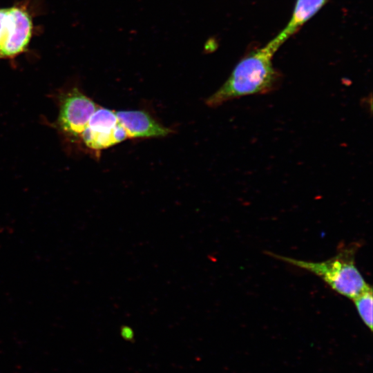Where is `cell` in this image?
<instances>
[{"label": "cell", "mask_w": 373, "mask_h": 373, "mask_svg": "<svg viewBox=\"0 0 373 373\" xmlns=\"http://www.w3.org/2000/svg\"><path fill=\"white\" fill-rule=\"evenodd\" d=\"M358 314L364 324L372 331V289L368 285L352 298Z\"/></svg>", "instance_id": "cell-8"}, {"label": "cell", "mask_w": 373, "mask_h": 373, "mask_svg": "<svg viewBox=\"0 0 373 373\" xmlns=\"http://www.w3.org/2000/svg\"><path fill=\"white\" fill-rule=\"evenodd\" d=\"M32 32V16L25 6L0 8V59H13L25 52Z\"/></svg>", "instance_id": "cell-3"}, {"label": "cell", "mask_w": 373, "mask_h": 373, "mask_svg": "<svg viewBox=\"0 0 373 373\" xmlns=\"http://www.w3.org/2000/svg\"><path fill=\"white\" fill-rule=\"evenodd\" d=\"M59 106L56 127L71 142L80 138L90 117L99 107L77 88L60 95Z\"/></svg>", "instance_id": "cell-4"}, {"label": "cell", "mask_w": 373, "mask_h": 373, "mask_svg": "<svg viewBox=\"0 0 373 373\" xmlns=\"http://www.w3.org/2000/svg\"><path fill=\"white\" fill-rule=\"evenodd\" d=\"M280 47L272 39L243 57L222 86L207 98V105L217 107L233 99L273 91L278 86L279 77L272 59Z\"/></svg>", "instance_id": "cell-1"}, {"label": "cell", "mask_w": 373, "mask_h": 373, "mask_svg": "<svg viewBox=\"0 0 373 373\" xmlns=\"http://www.w3.org/2000/svg\"><path fill=\"white\" fill-rule=\"evenodd\" d=\"M121 335L125 340L131 341L133 338V332L131 327L126 325L122 326Z\"/></svg>", "instance_id": "cell-9"}, {"label": "cell", "mask_w": 373, "mask_h": 373, "mask_svg": "<svg viewBox=\"0 0 373 373\" xmlns=\"http://www.w3.org/2000/svg\"><path fill=\"white\" fill-rule=\"evenodd\" d=\"M358 245V243H352L341 247L336 255L322 262L300 260L269 251L267 254L313 273L322 278L333 290L352 299L369 285L355 265Z\"/></svg>", "instance_id": "cell-2"}, {"label": "cell", "mask_w": 373, "mask_h": 373, "mask_svg": "<svg viewBox=\"0 0 373 373\" xmlns=\"http://www.w3.org/2000/svg\"><path fill=\"white\" fill-rule=\"evenodd\" d=\"M115 113L128 138L164 137L172 132L144 111H120Z\"/></svg>", "instance_id": "cell-6"}, {"label": "cell", "mask_w": 373, "mask_h": 373, "mask_svg": "<svg viewBox=\"0 0 373 373\" xmlns=\"http://www.w3.org/2000/svg\"><path fill=\"white\" fill-rule=\"evenodd\" d=\"M328 1L297 0L290 20L274 39L281 46L315 15Z\"/></svg>", "instance_id": "cell-7"}, {"label": "cell", "mask_w": 373, "mask_h": 373, "mask_svg": "<svg viewBox=\"0 0 373 373\" xmlns=\"http://www.w3.org/2000/svg\"><path fill=\"white\" fill-rule=\"evenodd\" d=\"M80 138L90 149L100 151L128 138L115 111L99 107L90 117Z\"/></svg>", "instance_id": "cell-5"}]
</instances>
